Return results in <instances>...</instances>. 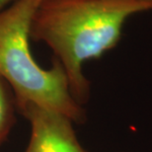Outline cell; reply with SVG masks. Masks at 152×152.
I'll list each match as a JSON object with an SVG mask.
<instances>
[{
  "mask_svg": "<svg viewBox=\"0 0 152 152\" xmlns=\"http://www.w3.org/2000/svg\"><path fill=\"white\" fill-rule=\"evenodd\" d=\"M136 1H152V0H136Z\"/></svg>",
  "mask_w": 152,
  "mask_h": 152,
  "instance_id": "cell-6",
  "label": "cell"
},
{
  "mask_svg": "<svg viewBox=\"0 0 152 152\" xmlns=\"http://www.w3.org/2000/svg\"><path fill=\"white\" fill-rule=\"evenodd\" d=\"M6 84L0 76V144L7 137L13 124V104Z\"/></svg>",
  "mask_w": 152,
  "mask_h": 152,
  "instance_id": "cell-4",
  "label": "cell"
},
{
  "mask_svg": "<svg viewBox=\"0 0 152 152\" xmlns=\"http://www.w3.org/2000/svg\"><path fill=\"white\" fill-rule=\"evenodd\" d=\"M15 1H17V0H0V11L6 7H8L9 5H11Z\"/></svg>",
  "mask_w": 152,
  "mask_h": 152,
  "instance_id": "cell-5",
  "label": "cell"
},
{
  "mask_svg": "<svg viewBox=\"0 0 152 152\" xmlns=\"http://www.w3.org/2000/svg\"><path fill=\"white\" fill-rule=\"evenodd\" d=\"M42 2L17 0L0 11V76L13 89L19 107L39 106L78 123L84 113L62 65L54 58L50 68H42L31 53V25Z\"/></svg>",
  "mask_w": 152,
  "mask_h": 152,
  "instance_id": "cell-2",
  "label": "cell"
},
{
  "mask_svg": "<svg viewBox=\"0 0 152 152\" xmlns=\"http://www.w3.org/2000/svg\"><path fill=\"white\" fill-rule=\"evenodd\" d=\"M152 10V1L136 0H42L35 12L31 39L42 42L62 65L76 101L89 95L83 63L115 47L126 21Z\"/></svg>",
  "mask_w": 152,
  "mask_h": 152,
  "instance_id": "cell-1",
  "label": "cell"
},
{
  "mask_svg": "<svg viewBox=\"0 0 152 152\" xmlns=\"http://www.w3.org/2000/svg\"><path fill=\"white\" fill-rule=\"evenodd\" d=\"M19 108L31 126L26 152H87L79 143L73 121L67 115L33 104Z\"/></svg>",
  "mask_w": 152,
  "mask_h": 152,
  "instance_id": "cell-3",
  "label": "cell"
}]
</instances>
